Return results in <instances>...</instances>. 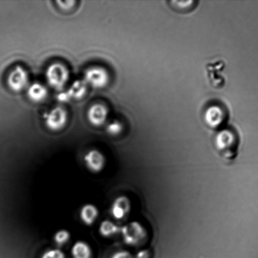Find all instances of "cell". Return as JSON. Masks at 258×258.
<instances>
[{
	"mask_svg": "<svg viewBox=\"0 0 258 258\" xmlns=\"http://www.w3.org/2000/svg\"><path fill=\"white\" fill-rule=\"evenodd\" d=\"M59 6L63 9H70L74 5L75 2L67 1V2H58Z\"/></svg>",
	"mask_w": 258,
	"mask_h": 258,
	"instance_id": "23",
	"label": "cell"
},
{
	"mask_svg": "<svg viewBox=\"0 0 258 258\" xmlns=\"http://www.w3.org/2000/svg\"><path fill=\"white\" fill-rule=\"evenodd\" d=\"M227 114L226 110L221 105H210L204 110L203 120L209 127L215 130H221L226 124Z\"/></svg>",
	"mask_w": 258,
	"mask_h": 258,
	"instance_id": "4",
	"label": "cell"
},
{
	"mask_svg": "<svg viewBox=\"0 0 258 258\" xmlns=\"http://www.w3.org/2000/svg\"><path fill=\"white\" fill-rule=\"evenodd\" d=\"M120 231L126 244L132 246H140L142 249L147 244V229L140 222H131L123 226Z\"/></svg>",
	"mask_w": 258,
	"mask_h": 258,
	"instance_id": "2",
	"label": "cell"
},
{
	"mask_svg": "<svg viewBox=\"0 0 258 258\" xmlns=\"http://www.w3.org/2000/svg\"><path fill=\"white\" fill-rule=\"evenodd\" d=\"M28 97L35 102H40L47 97V90L44 85L40 83H33L27 89Z\"/></svg>",
	"mask_w": 258,
	"mask_h": 258,
	"instance_id": "14",
	"label": "cell"
},
{
	"mask_svg": "<svg viewBox=\"0 0 258 258\" xmlns=\"http://www.w3.org/2000/svg\"><path fill=\"white\" fill-rule=\"evenodd\" d=\"M72 255L73 258H90L92 249L87 242L78 241L72 246Z\"/></svg>",
	"mask_w": 258,
	"mask_h": 258,
	"instance_id": "15",
	"label": "cell"
},
{
	"mask_svg": "<svg viewBox=\"0 0 258 258\" xmlns=\"http://www.w3.org/2000/svg\"><path fill=\"white\" fill-rule=\"evenodd\" d=\"M111 258H135L133 256V255L131 254V252L125 251V250H122V251H116L114 253Z\"/></svg>",
	"mask_w": 258,
	"mask_h": 258,
	"instance_id": "21",
	"label": "cell"
},
{
	"mask_svg": "<svg viewBox=\"0 0 258 258\" xmlns=\"http://www.w3.org/2000/svg\"><path fill=\"white\" fill-rule=\"evenodd\" d=\"M98 210L95 205L87 204L82 207L80 212V219L87 226H91L98 216Z\"/></svg>",
	"mask_w": 258,
	"mask_h": 258,
	"instance_id": "13",
	"label": "cell"
},
{
	"mask_svg": "<svg viewBox=\"0 0 258 258\" xmlns=\"http://www.w3.org/2000/svg\"><path fill=\"white\" fill-rule=\"evenodd\" d=\"M83 159L86 167L92 173H99L106 165L105 155L97 149H92L88 151Z\"/></svg>",
	"mask_w": 258,
	"mask_h": 258,
	"instance_id": "10",
	"label": "cell"
},
{
	"mask_svg": "<svg viewBox=\"0 0 258 258\" xmlns=\"http://www.w3.org/2000/svg\"><path fill=\"white\" fill-rule=\"evenodd\" d=\"M207 70L209 71V75L210 80L212 83V85L216 88L222 87L224 85V78L219 74V72H222V70L224 69V62L217 61L216 62L210 63L207 64Z\"/></svg>",
	"mask_w": 258,
	"mask_h": 258,
	"instance_id": "12",
	"label": "cell"
},
{
	"mask_svg": "<svg viewBox=\"0 0 258 258\" xmlns=\"http://www.w3.org/2000/svg\"><path fill=\"white\" fill-rule=\"evenodd\" d=\"M45 126L52 131H59L67 124V111L61 107L53 108L44 115Z\"/></svg>",
	"mask_w": 258,
	"mask_h": 258,
	"instance_id": "5",
	"label": "cell"
},
{
	"mask_svg": "<svg viewBox=\"0 0 258 258\" xmlns=\"http://www.w3.org/2000/svg\"><path fill=\"white\" fill-rule=\"evenodd\" d=\"M69 78L70 73L67 67L60 63L50 65L45 72V78L48 84L60 92L64 89Z\"/></svg>",
	"mask_w": 258,
	"mask_h": 258,
	"instance_id": "3",
	"label": "cell"
},
{
	"mask_svg": "<svg viewBox=\"0 0 258 258\" xmlns=\"http://www.w3.org/2000/svg\"><path fill=\"white\" fill-rule=\"evenodd\" d=\"M123 130V125L120 121L113 120L110 122L106 127V131L111 136H118L121 133Z\"/></svg>",
	"mask_w": 258,
	"mask_h": 258,
	"instance_id": "18",
	"label": "cell"
},
{
	"mask_svg": "<svg viewBox=\"0 0 258 258\" xmlns=\"http://www.w3.org/2000/svg\"><path fill=\"white\" fill-rule=\"evenodd\" d=\"M238 143L237 134L231 128L224 127L219 130L214 138L215 148L220 156L227 161L236 158Z\"/></svg>",
	"mask_w": 258,
	"mask_h": 258,
	"instance_id": "1",
	"label": "cell"
},
{
	"mask_svg": "<svg viewBox=\"0 0 258 258\" xmlns=\"http://www.w3.org/2000/svg\"><path fill=\"white\" fill-rule=\"evenodd\" d=\"M87 85L84 80H77L68 90H63L57 96L60 102H67L72 99H80L86 94Z\"/></svg>",
	"mask_w": 258,
	"mask_h": 258,
	"instance_id": "8",
	"label": "cell"
},
{
	"mask_svg": "<svg viewBox=\"0 0 258 258\" xmlns=\"http://www.w3.org/2000/svg\"><path fill=\"white\" fill-rule=\"evenodd\" d=\"M194 3V1H173L171 2V4H173L174 9H178L179 10H190L193 8Z\"/></svg>",
	"mask_w": 258,
	"mask_h": 258,
	"instance_id": "20",
	"label": "cell"
},
{
	"mask_svg": "<svg viewBox=\"0 0 258 258\" xmlns=\"http://www.w3.org/2000/svg\"><path fill=\"white\" fill-rule=\"evenodd\" d=\"M70 238V232L66 229H61L56 232L54 236V240L58 246L67 243Z\"/></svg>",
	"mask_w": 258,
	"mask_h": 258,
	"instance_id": "17",
	"label": "cell"
},
{
	"mask_svg": "<svg viewBox=\"0 0 258 258\" xmlns=\"http://www.w3.org/2000/svg\"><path fill=\"white\" fill-rule=\"evenodd\" d=\"M7 82L14 92H21L29 84V75L24 68L18 66L8 76Z\"/></svg>",
	"mask_w": 258,
	"mask_h": 258,
	"instance_id": "7",
	"label": "cell"
},
{
	"mask_svg": "<svg viewBox=\"0 0 258 258\" xmlns=\"http://www.w3.org/2000/svg\"><path fill=\"white\" fill-rule=\"evenodd\" d=\"M40 258H66V256L62 250L51 249L44 252Z\"/></svg>",
	"mask_w": 258,
	"mask_h": 258,
	"instance_id": "19",
	"label": "cell"
},
{
	"mask_svg": "<svg viewBox=\"0 0 258 258\" xmlns=\"http://www.w3.org/2000/svg\"><path fill=\"white\" fill-rule=\"evenodd\" d=\"M132 210V204L130 199L126 196H120L113 201L111 207V214L116 220H122L130 214Z\"/></svg>",
	"mask_w": 258,
	"mask_h": 258,
	"instance_id": "9",
	"label": "cell"
},
{
	"mask_svg": "<svg viewBox=\"0 0 258 258\" xmlns=\"http://www.w3.org/2000/svg\"><path fill=\"white\" fill-rule=\"evenodd\" d=\"M150 251L148 249H141L138 252L135 258H150Z\"/></svg>",
	"mask_w": 258,
	"mask_h": 258,
	"instance_id": "22",
	"label": "cell"
},
{
	"mask_svg": "<svg viewBox=\"0 0 258 258\" xmlns=\"http://www.w3.org/2000/svg\"><path fill=\"white\" fill-rule=\"evenodd\" d=\"M85 82L94 88H102L107 85L110 77L105 68L93 67L88 68L85 73Z\"/></svg>",
	"mask_w": 258,
	"mask_h": 258,
	"instance_id": "6",
	"label": "cell"
},
{
	"mask_svg": "<svg viewBox=\"0 0 258 258\" xmlns=\"http://www.w3.org/2000/svg\"><path fill=\"white\" fill-rule=\"evenodd\" d=\"M109 111L105 105L97 103L91 106L87 112V118L91 124L100 126L107 120Z\"/></svg>",
	"mask_w": 258,
	"mask_h": 258,
	"instance_id": "11",
	"label": "cell"
},
{
	"mask_svg": "<svg viewBox=\"0 0 258 258\" xmlns=\"http://www.w3.org/2000/svg\"><path fill=\"white\" fill-rule=\"evenodd\" d=\"M120 227L114 223L113 222L105 220L101 222L98 228V231L101 236L108 237L113 236L120 231Z\"/></svg>",
	"mask_w": 258,
	"mask_h": 258,
	"instance_id": "16",
	"label": "cell"
}]
</instances>
